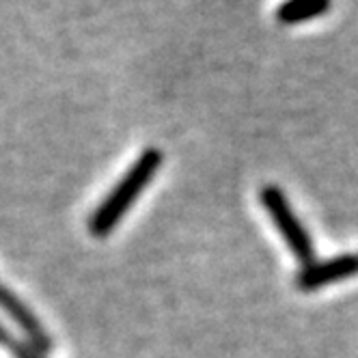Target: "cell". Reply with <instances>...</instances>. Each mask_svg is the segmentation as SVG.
<instances>
[{
  "label": "cell",
  "instance_id": "cell-6",
  "mask_svg": "<svg viewBox=\"0 0 358 358\" xmlns=\"http://www.w3.org/2000/svg\"><path fill=\"white\" fill-rule=\"evenodd\" d=\"M0 348L7 350L13 358H43V352H39L33 343L15 339L3 322H0Z\"/></svg>",
  "mask_w": 358,
  "mask_h": 358
},
{
  "label": "cell",
  "instance_id": "cell-1",
  "mask_svg": "<svg viewBox=\"0 0 358 358\" xmlns=\"http://www.w3.org/2000/svg\"><path fill=\"white\" fill-rule=\"evenodd\" d=\"M160 164H162V151L145 149L141 153L138 160L132 164V169L121 177V182L99 203L93 216L89 218V234L93 238H106L113 234L117 222L130 212L134 201L149 186L151 177L156 175Z\"/></svg>",
  "mask_w": 358,
  "mask_h": 358
},
{
  "label": "cell",
  "instance_id": "cell-4",
  "mask_svg": "<svg viewBox=\"0 0 358 358\" xmlns=\"http://www.w3.org/2000/svg\"><path fill=\"white\" fill-rule=\"evenodd\" d=\"M0 311H3L24 335L29 337V341L39 350V352H48L52 348V341H50L48 332L43 328V324L39 322V317L29 309L27 304L22 302V298H17L3 280H0Z\"/></svg>",
  "mask_w": 358,
  "mask_h": 358
},
{
  "label": "cell",
  "instance_id": "cell-5",
  "mask_svg": "<svg viewBox=\"0 0 358 358\" xmlns=\"http://www.w3.org/2000/svg\"><path fill=\"white\" fill-rule=\"evenodd\" d=\"M330 3L332 0H285L278 5L274 17L285 27H296V24L324 15L330 9Z\"/></svg>",
  "mask_w": 358,
  "mask_h": 358
},
{
  "label": "cell",
  "instance_id": "cell-3",
  "mask_svg": "<svg viewBox=\"0 0 358 358\" xmlns=\"http://www.w3.org/2000/svg\"><path fill=\"white\" fill-rule=\"evenodd\" d=\"M354 274H358V255H341V257L315 262L302 268L296 278V285L302 292H315L326 285L339 283V280L350 278Z\"/></svg>",
  "mask_w": 358,
  "mask_h": 358
},
{
  "label": "cell",
  "instance_id": "cell-2",
  "mask_svg": "<svg viewBox=\"0 0 358 358\" xmlns=\"http://www.w3.org/2000/svg\"><path fill=\"white\" fill-rule=\"evenodd\" d=\"M259 201H262V206L266 208L268 216L272 218L276 231L283 236V240L289 246L294 257L304 268L315 264V248H313L311 236L306 234L304 224L294 214L292 206L285 199V192L280 188H276V186H264L262 192H259Z\"/></svg>",
  "mask_w": 358,
  "mask_h": 358
}]
</instances>
